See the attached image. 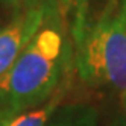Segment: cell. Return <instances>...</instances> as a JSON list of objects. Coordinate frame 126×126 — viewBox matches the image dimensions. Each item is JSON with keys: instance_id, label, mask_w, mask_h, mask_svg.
Segmentation results:
<instances>
[{"instance_id": "6da1fadb", "label": "cell", "mask_w": 126, "mask_h": 126, "mask_svg": "<svg viewBox=\"0 0 126 126\" xmlns=\"http://www.w3.org/2000/svg\"><path fill=\"white\" fill-rule=\"evenodd\" d=\"M53 11L12 67L0 76V110H37L58 91L67 58L65 37Z\"/></svg>"}, {"instance_id": "7a4b0ae2", "label": "cell", "mask_w": 126, "mask_h": 126, "mask_svg": "<svg viewBox=\"0 0 126 126\" xmlns=\"http://www.w3.org/2000/svg\"><path fill=\"white\" fill-rule=\"evenodd\" d=\"M76 68L82 82L126 94V11L105 12L94 24L75 26Z\"/></svg>"}, {"instance_id": "3957f363", "label": "cell", "mask_w": 126, "mask_h": 126, "mask_svg": "<svg viewBox=\"0 0 126 126\" xmlns=\"http://www.w3.org/2000/svg\"><path fill=\"white\" fill-rule=\"evenodd\" d=\"M59 9L58 6H40L18 12L0 29V76L5 75L38 33L49 15Z\"/></svg>"}, {"instance_id": "277c9868", "label": "cell", "mask_w": 126, "mask_h": 126, "mask_svg": "<svg viewBox=\"0 0 126 126\" xmlns=\"http://www.w3.org/2000/svg\"><path fill=\"white\" fill-rule=\"evenodd\" d=\"M64 91H58L52 96L49 102L37 110L24 111V112H12L6 110H0V126H46L50 117L59 108Z\"/></svg>"}, {"instance_id": "5b68a950", "label": "cell", "mask_w": 126, "mask_h": 126, "mask_svg": "<svg viewBox=\"0 0 126 126\" xmlns=\"http://www.w3.org/2000/svg\"><path fill=\"white\" fill-rule=\"evenodd\" d=\"M99 111L91 105H67L58 108L46 126H97Z\"/></svg>"}, {"instance_id": "8992f818", "label": "cell", "mask_w": 126, "mask_h": 126, "mask_svg": "<svg viewBox=\"0 0 126 126\" xmlns=\"http://www.w3.org/2000/svg\"><path fill=\"white\" fill-rule=\"evenodd\" d=\"M65 0H0V5L14 11L15 14L24 12L29 9H35L40 6H61Z\"/></svg>"}, {"instance_id": "52a82bcc", "label": "cell", "mask_w": 126, "mask_h": 126, "mask_svg": "<svg viewBox=\"0 0 126 126\" xmlns=\"http://www.w3.org/2000/svg\"><path fill=\"white\" fill-rule=\"evenodd\" d=\"M122 111H123V115H122V119L125 120L126 123V94L122 96Z\"/></svg>"}, {"instance_id": "ba28073f", "label": "cell", "mask_w": 126, "mask_h": 126, "mask_svg": "<svg viewBox=\"0 0 126 126\" xmlns=\"http://www.w3.org/2000/svg\"><path fill=\"white\" fill-rule=\"evenodd\" d=\"M112 126H126V123H125V120L120 117V119H117V120L114 122V125H112Z\"/></svg>"}, {"instance_id": "9c48e42d", "label": "cell", "mask_w": 126, "mask_h": 126, "mask_svg": "<svg viewBox=\"0 0 126 126\" xmlns=\"http://www.w3.org/2000/svg\"><path fill=\"white\" fill-rule=\"evenodd\" d=\"M122 6H123V9L126 11V0H122Z\"/></svg>"}, {"instance_id": "30bf717a", "label": "cell", "mask_w": 126, "mask_h": 126, "mask_svg": "<svg viewBox=\"0 0 126 126\" xmlns=\"http://www.w3.org/2000/svg\"><path fill=\"white\" fill-rule=\"evenodd\" d=\"M0 29H2V28H0Z\"/></svg>"}]
</instances>
